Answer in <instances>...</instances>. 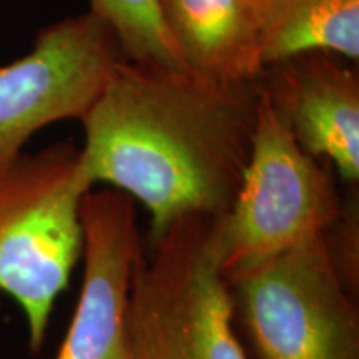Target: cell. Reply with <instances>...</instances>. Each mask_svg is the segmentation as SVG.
<instances>
[{"label":"cell","mask_w":359,"mask_h":359,"mask_svg":"<svg viewBox=\"0 0 359 359\" xmlns=\"http://www.w3.org/2000/svg\"><path fill=\"white\" fill-rule=\"evenodd\" d=\"M183 69L218 83H258V0H160Z\"/></svg>","instance_id":"obj_9"},{"label":"cell","mask_w":359,"mask_h":359,"mask_svg":"<svg viewBox=\"0 0 359 359\" xmlns=\"http://www.w3.org/2000/svg\"><path fill=\"white\" fill-rule=\"evenodd\" d=\"M250 359H359V313L326 235L230 283Z\"/></svg>","instance_id":"obj_5"},{"label":"cell","mask_w":359,"mask_h":359,"mask_svg":"<svg viewBox=\"0 0 359 359\" xmlns=\"http://www.w3.org/2000/svg\"><path fill=\"white\" fill-rule=\"evenodd\" d=\"M115 34L127 60L185 70L161 17L160 0H90V11Z\"/></svg>","instance_id":"obj_11"},{"label":"cell","mask_w":359,"mask_h":359,"mask_svg":"<svg viewBox=\"0 0 359 359\" xmlns=\"http://www.w3.org/2000/svg\"><path fill=\"white\" fill-rule=\"evenodd\" d=\"M264 67L304 52L359 58V0H258Z\"/></svg>","instance_id":"obj_10"},{"label":"cell","mask_w":359,"mask_h":359,"mask_svg":"<svg viewBox=\"0 0 359 359\" xmlns=\"http://www.w3.org/2000/svg\"><path fill=\"white\" fill-rule=\"evenodd\" d=\"M215 219L182 218L145 241L128 299L135 359H250Z\"/></svg>","instance_id":"obj_3"},{"label":"cell","mask_w":359,"mask_h":359,"mask_svg":"<svg viewBox=\"0 0 359 359\" xmlns=\"http://www.w3.org/2000/svg\"><path fill=\"white\" fill-rule=\"evenodd\" d=\"M123 60L115 34L92 12L43 27L24 57L0 65V161L48 125L82 118Z\"/></svg>","instance_id":"obj_6"},{"label":"cell","mask_w":359,"mask_h":359,"mask_svg":"<svg viewBox=\"0 0 359 359\" xmlns=\"http://www.w3.org/2000/svg\"><path fill=\"white\" fill-rule=\"evenodd\" d=\"M262 90L303 151L359 182V74L333 52H304L264 67Z\"/></svg>","instance_id":"obj_8"},{"label":"cell","mask_w":359,"mask_h":359,"mask_svg":"<svg viewBox=\"0 0 359 359\" xmlns=\"http://www.w3.org/2000/svg\"><path fill=\"white\" fill-rule=\"evenodd\" d=\"M83 276L74 316L55 359H135L128 299L145 253L132 196L90 190L82 201Z\"/></svg>","instance_id":"obj_7"},{"label":"cell","mask_w":359,"mask_h":359,"mask_svg":"<svg viewBox=\"0 0 359 359\" xmlns=\"http://www.w3.org/2000/svg\"><path fill=\"white\" fill-rule=\"evenodd\" d=\"M258 83H218L145 62L123 60L80 122L82 170L140 201L148 240L187 217L230 210L248 163Z\"/></svg>","instance_id":"obj_1"},{"label":"cell","mask_w":359,"mask_h":359,"mask_svg":"<svg viewBox=\"0 0 359 359\" xmlns=\"http://www.w3.org/2000/svg\"><path fill=\"white\" fill-rule=\"evenodd\" d=\"M93 190L67 142L0 161V296L19 304L32 353L82 258V201Z\"/></svg>","instance_id":"obj_2"},{"label":"cell","mask_w":359,"mask_h":359,"mask_svg":"<svg viewBox=\"0 0 359 359\" xmlns=\"http://www.w3.org/2000/svg\"><path fill=\"white\" fill-rule=\"evenodd\" d=\"M331 170L299 148L259 85L257 127L241 185L230 210L215 219L228 283L334 226L344 198Z\"/></svg>","instance_id":"obj_4"},{"label":"cell","mask_w":359,"mask_h":359,"mask_svg":"<svg viewBox=\"0 0 359 359\" xmlns=\"http://www.w3.org/2000/svg\"><path fill=\"white\" fill-rule=\"evenodd\" d=\"M356 190L358 187H349L343 213L334 226L326 233V245L334 268L353 294L358 293L359 278V210Z\"/></svg>","instance_id":"obj_12"}]
</instances>
